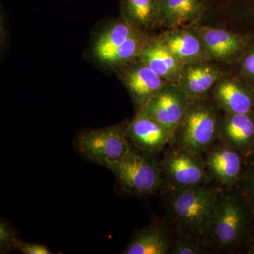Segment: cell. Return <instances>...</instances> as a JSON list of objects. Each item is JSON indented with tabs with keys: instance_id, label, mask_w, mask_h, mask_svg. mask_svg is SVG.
<instances>
[{
	"instance_id": "obj_16",
	"label": "cell",
	"mask_w": 254,
	"mask_h": 254,
	"mask_svg": "<svg viewBox=\"0 0 254 254\" xmlns=\"http://www.w3.org/2000/svg\"><path fill=\"white\" fill-rule=\"evenodd\" d=\"M241 153L225 145L209 153L205 168L209 175L225 186L231 187L240 178L242 169Z\"/></svg>"
},
{
	"instance_id": "obj_17",
	"label": "cell",
	"mask_w": 254,
	"mask_h": 254,
	"mask_svg": "<svg viewBox=\"0 0 254 254\" xmlns=\"http://www.w3.org/2000/svg\"><path fill=\"white\" fill-rule=\"evenodd\" d=\"M203 10V0H160V26L170 29L193 26Z\"/></svg>"
},
{
	"instance_id": "obj_22",
	"label": "cell",
	"mask_w": 254,
	"mask_h": 254,
	"mask_svg": "<svg viewBox=\"0 0 254 254\" xmlns=\"http://www.w3.org/2000/svg\"><path fill=\"white\" fill-rule=\"evenodd\" d=\"M18 241L13 227L1 220L0 222V249L1 253L14 249Z\"/></svg>"
},
{
	"instance_id": "obj_26",
	"label": "cell",
	"mask_w": 254,
	"mask_h": 254,
	"mask_svg": "<svg viewBox=\"0 0 254 254\" xmlns=\"http://www.w3.org/2000/svg\"><path fill=\"white\" fill-rule=\"evenodd\" d=\"M251 191L254 199V170L250 177Z\"/></svg>"
},
{
	"instance_id": "obj_19",
	"label": "cell",
	"mask_w": 254,
	"mask_h": 254,
	"mask_svg": "<svg viewBox=\"0 0 254 254\" xmlns=\"http://www.w3.org/2000/svg\"><path fill=\"white\" fill-rule=\"evenodd\" d=\"M123 18L143 30L160 26V0H122Z\"/></svg>"
},
{
	"instance_id": "obj_11",
	"label": "cell",
	"mask_w": 254,
	"mask_h": 254,
	"mask_svg": "<svg viewBox=\"0 0 254 254\" xmlns=\"http://www.w3.org/2000/svg\"><path fill=\"white\" fill-rule=\"evenodd\" d=\"M210 62L185 65L176 83L190 100L203 99L225 76L220 68Z\"/></svg>"
},
{
	"instance_id": "obj_24",
	"label": "cell",
	"mask_w": 254,
	"mask_h": 254,
	"mask_svg": "<svg viewBox=\"0 0 254 254\" xmlns=\"http://www.w3.org/2000/svg\"><path fill=\"white\" fill-rule=\"evenodd\" d=\"M15 250L19 251L24 254H52L51 252L46 245L42 244L26 243L18 240L14 247Z\"/></svg>"
},
{
	"instance_id": "obj_5",
	"label": "cell",
	"mask_w": 254,
	"mask_h": 254,
	"mask_svg": "<svg viewBox=\"0 0 254 254\" xmlns=\"http://www.w3.org/2000/svg\"><path fill=\"white\" fill-rule=\"evenodd\" d=\"M247 223V213L240 200L230 193L218 194L206 232L219 248L228 250L242 238Z\"/></svg>"
},
{
	"instance_id": "obj_7",
	"label": "cell",
	"mask_w": 254,
	"mask_h": 254,
	"mask_svg": "<svg viewBox=\"0 0 254 254\" xmlns=\"http://www.w3.org/2000/svg\"><path fill=\"white\" fill-rule=\"evenodd\" d=\"M164 178L175 189L203 185L208 175L200 156L185 150L168 152L160 163Z\"/></svg>"
},
{
	"instance_id": "obj_9",
	"label": "cell",
	"mask_w": 254,
	"mask_h": 254,
	"mask_svg": "<svg viewBox=\"0 0 254 254\" xmlns=\"http://www.w3.org/2000/svg\"><path fill=\"white\" fill-rule=\"evenodd\" d=\"M159 38L184 65L210 61L195 26L172 28L160 35Z\"/></svg>"
},
{
	"instance_id": "obj_1",
	"label": "cell",
	"mask_w": 254,
	"mask_h": 254,
	"mask_svg": "<svg viewBox=\"0 0 254 254\" xmlns=\"http://www.w3.org/2000/svg\"><path fill=\"white\" fill-rule=\"evenodd\" d=\"M219 121L213 105L206 100H190L170 141L177 149L200 156L211 147L218 136Z\"/></svg>"
},
{
	"instance_id": "obj_20",
	"label": "cell",
	"mask_w": 254,
	"mask_h": 254,
	"mask_svg": "<svg viewBox=\"0 0 254 254\" xmlns=\"http://www.w3.org/2000/svg\"><path fill=\"white\" fill-rule=\"evenodd\" d=\"M170 241L158 225H149L130 241L124 254H167L170 252Z\"/></svg>"
},
{
	"instance_id": "obj_23",
	"label": "cell",
	"mask_w": 254,
	"mask_h": 254,
	"mask_svg": "<svg viewBox=\"0 0 254 254\" xmlns=\"http://www.w3.org/2000/svg\"><path fill=\"white\" fill-rule=\"evenodd\" d=\"M174 254H200L205 253L203 246L193 240H178L173 246Z\"/></svg>"
},
{
	"instance_id": "obj_2",
	"label": "cell",
	"mask_w": 254,
	"mask_h": 254,
	"mask_svg": "<svg viewBox=\"0 0 254 254\" xmlns=\"http://www.w3.org/2000/svg\"><path fill=\"white\" fill-rule=\"evenodd\" d=\"M219 193L212 187L176 189L170 200V211L183 230L200 235L208 230Z\"/></svg>"
},
{
	"instance_id": "obj_25",
	"label": "cell",
	"mask_w": 254,
	"mask_h": 254,
	"mask_svg": "<svg viewBox=\"0 0 254 254\" xmlns=\"http://www.w3.org/2000/svg\"><path fill=\"white\" fill-rule=\"evenodd\" d=\"M242 71L247 79L254 83V48L244 56L242 62Z\"/></svg>"
},
{
	"instance_id": "obj_6",
	"label": "cell",
	"mask_w": 254,
	"mask_h": 254,
	"mask_svg": "<svg viewBox=\"0 0 254 254\" xmlns=\"http://www.w3.org/2000/svg\"><path fill=\"white\" fill-rule=\"evenodd\" d=\"M190 103L189 97L176 83L168 82L139 110L160 123L170 133L172 138Z\"/></svg>"
},
{
	"instance_id": "obj_15",
	"label": "cell",
	"mask_w": 254,
	"mask_h": 254,
	"mask_svg": "<svg viewBox=\"0 0 254 254\" xmlns=\"http://www.w3.org/2000/svg\"><path fill=\"white\" fill-rule=\"evenodd\" d=\"M211 91L215 103L225 113H252L253 95L236 78L223 76Z\"/></svg>"
},
{
	"instance_id": "obj_4",
	"label": "cell",
	"mask_w": 254,
	"mask_h": 254,
	"mask_svg": "<svg viewBox=\"0 0 254 254\" xmlns=\"http://www.w3.org/2000/svg\"><path fill=\"white\" fill-rule=\"evenodd\" d=\"M151 153L131 148L112 170L117 181L127 193L144 196L153 194L164 183L160 163Z\"/></svg>"
},
{
	"instance_id": "obj_14",
	"label": "cell",
	"mask_w": 254,
	"mask_h": 254,
	"mask_svg": "<svg viewBox=\"0 0 254 254\" xmlns=\"http://www.w3.org/2000/svg\"><path fill=\"white\" fill-rule=\"evenodd\" d=\"M138 59L160 77L173 83H177L185 67V65L169 51L159 37L150 38Z\"/></svg>"
},
{
	"instance_id": "obj_10",
	"label": "cell",
	"mask_w": 254,
	"mask_h": 254,
	"mask_svg": "<svg viewBox=\"0 0 254 254\" xmlns=\"http://www.w3.org/2000/svg\"><path fill=\"white\" fill-rule=\"evenodd\" d=\"M127 137L136 149L153 153L161 151L171 140V135L160 123L138 110L127 124Z\"/></svg>"
},
{
	"instance_id": "obj_18",
	"label": "cell",
	"mask_w": 254,
	"mask_h": 254,
	"mask_svg": "<svg viewBox=\"0 0 254 254\" xmlns=\"http://www.w3.org/2000/svg\"><path fill=\"white\" fill-rule=\"evenodd\" d=\"M141 30L143 29L137 27L124 18L114 23L95 40L93 46L95 58L100 63L103 64L106 58L121 46L124 42Z\"/></svg>"
},
{
	"instance_id": "obj_8",
	"label": "cell",
	"mask_w": 254,
	"mask_h": 254,
	"mask_svg": "<svg viewBox=\"0 0 254 254\" xmlns=\"http://www.w3.org/2000/svg\"><path fill=\"white\" fill-rule=\"evenodd\" d=\"M121 78L138 110L142 109L168 82L138 59L124 65Z\"/></svg>"
},
{
	"instance_id": "obj_13",
	"label": "cell",
	"mask_w": 254,
	"mask_h": 254,
	"mask_svg": "<svg viewBox=\"0 0 254 254\" xmlns=\"http://www.w3.org/2000/svg\"><path fill=\"white\" fill-rule=\"evenodd\" d=\"M210 61L230 62L241 54L247 39L239 33L223 28L195 26Z\"/></svg>"
},
{
	"instance_id": "obj_12",
	"label": "cell",
	"mask_w": 254,
	"mask_h": 254,
	"mask_svg": "<svg viewBox=\"0 0 254 254\" xmlns=\"http://www.w3.org/2000/svg\"><path fill=\"white\" fill-rule=\"evenodd\" d=\"M218 135L223 143L242 154L254 150V119L252 113H225L219 122Z\"/></svg>"
},
{
	"instance_id": "obj_21",
	"label": "cell",
	"mask_w": 254,
	"mask_h": 254,
	"mask_svg": "<svg viewBox=\"0 0 254 254\" xmlns=\"http://www.w3.org/2000/svg\"><path fill=\"white\" fill-rule=\"evenodd\" d=\"M150 39L144 30H141L124 42L106 58L103 64L108 66H123L138 59L140 53Z\"/></svg>"
},
{
	"instance_id": "obj_3",
	"label": "cell",
	"mask_w": 254,
	"mask_h": 254,
	"mask_svg": "<svg viewBox=\"0 0 254 254\" xmlns=\"http://www.w3.org/2000/svg\"><path fill=\"white\" fill-rule=\"evenodd\" d=\"M127 129V125L122 124L84 132L75 145L85 158L112 171L132 148Z\"/></svg>"
}]
</instances>
